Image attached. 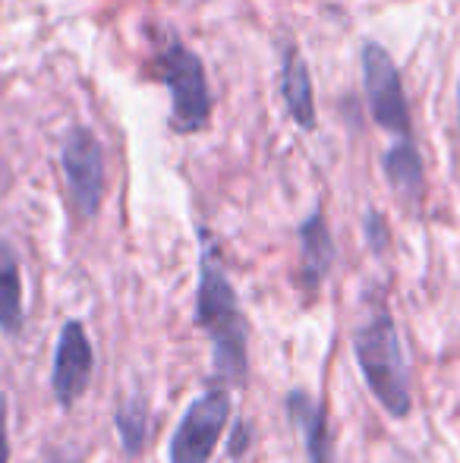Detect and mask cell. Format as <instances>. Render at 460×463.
Returning a JSON list of instances; mask_svg holds the SVG:
<instances>
[{
  "mask_svg": "<svg viewBox=\"0 0 460 463\" xmlns=\"http://www.w3.org/2000/svg\"><path fill=\"white\" fill-rule=\"evenodd\" d=\"M0 463H10V413L4 394H0Z\"/></svg>",
  "mask_w": 460,
  "mask_h": 463,
  "instance_id": "15",
  "label": "cell"
},
{
  "mask_svg": "<svg viewBox=\"0 0 460 463\" xmlns=\"http://www.w3.org/2000/svg\"><path fill=\"white\" fill-rule=\"evenodd\" d=\"M117 432H120V445L129 458H139L148 445V429H152V413H148V403L142 397H129L127 403H120L114 416Z\"/></svg>",
  "mask_w": 460,
  "mask_h": 463,
  "instance_id": "13",
  "label": "cell"
},
{
  "mask_svg": "<svg viewBox=\"0 0 460 463\" xmlns=\"http://www.w3.org/2000/svg\"><path fill=\"white\" fill-rule=\"evenodd\" d=\"M353 354L360 363V372L366 378L372 397L381 403L388 416L407 420L413 410L410 394V372H407V356L400 347L398 325H394L388 306H375L372 316L353 328Z\"/></svg>",
  "mask_w": 460,
  "mask_h": 463,
  "instance_id": "2",
  "label": "cell"
},
{
  "mask_svg": "<svg viewBox=\"0 0 460 463\" xmlns=\"http://www.w3.org/2000/svg\"><path fill=\"white\" fill-rule=\"evenodd\" d=\"M362 80H366V98L375 123L400 136V142L410 139V108H407L404 82H400L391 54L381 44L362 48Z\"/></svg>",
  "mask_w": 460,
  "mask_h": 463,
  "instance_id": "6",
  "label": "cell"
},
{
  "mask_svg": "<svg viewBox=\"0 0 460 463\" xmlns=\"http://www.w3.org/2000/svg\"><path fill=\"white\" fill-rule=\"evenodd\" d=\"M287 416L303 435V448H306L309 463H338L334 458V439L332 426H328V413L313 394L306 391H290L287 394Z\"/></svg>",
  "mask_w": 460,
  "mask_h": 463,
  "instance_id": "8",
  "label": "cell"
},
{
  "mask_svg": "<svg viewBox=\"0 0 460 463\" xmlns=\"http://www.w3.org/2000/svg\"><path fill=\"white\" fill-rule=\"evenodd\" d=\"M230 391L209 388L186 407L183 420L177 422L167 445L171 463H211L218 441L230 422Z\"/></svg>",
  "mask_w": 460,
  "mask_h": 463,
  "instance_id": "4",
  "label": "cell"
},
{
  "mask_svg": "<svg viewBox=\"0 0 460 463\" xmlns=\"http://www.w3.org/2000/svg\"><path fill=\"white\" fill-rule=\"evenodd\" d=\"M249 441H252V435H249V426H246L243 420L233 426V445H230V458H239V454L249 448Z\"/></svg>",
  "mask_w": 460,
  "mask_h": 463,
  "instance_id": "16",
  "label": "cell"
},
{
  "mask_svg": "<svg viewBox=\"0 0 460 463\" xmlns=\"http://www.w3.org/2000/svg\"><path fill=\"white\" fill-rule=\"evenodd\" d=\"M95 372V350L86 335V325L70 318L61 328L54 347V366H51V391L61 410H73V403L89 391Z\"/></svg>",
  "mask_w": 460,
  "mask_h": 463,
  "instance_id": "7",
  "label": "cell"
},
{
  "mask_svg": "<svg viewBox=\"0 0 460 463\" xmlns=\"http://www.w3.org/2000/svg\"><path fill=\"white\" fill-rule=\"evenodd\" d=\"M366 233H369V243H372L375 252H381L388 246V227L385 218H379L375 212H366Z\"/></svg>",
  "mask_w": 460,
  "mask_h": 463,
  "instance_id": "14",
  "label": "cell"
},
{
  "mask_svg": "<svg viewBox=\"0 0 460 463\" xmlns=\"http://www.w3.org/2000/svg\"><path fill=\"white\" fill-rule=\"evenodd\" d=\"M25 325L23 309V271L19 256L6 240H0V331L16 337Z\"/></svg>",
  "mask_w": 460,
  "mask_h": 463,
  "instance_id": "11",
  "label": "cell"
},
{
  "mask_svg": "<svg viewBox=\"0 0 460 463\" xmlns=\"http://www.w3.org/2000/svg\"><path fill=\"white\" fill-rule=\"evenodd\" d=\"M158 67L161 82L171 89V127L183 136L205 129L211 117V95L202 61L177 42L161 54Z\"/></svg>",
  "mask_w": 460,
  "mask_h": 463,
  "instance_id": "3",
  "label": "cell"
},
{
  "mask_svg": "<svg viewBox=\"0 0 460 463\" xmlns=\"http://www.w3.org/2000/svg\"><path fill=\"white\" fill-rule=\"evenodd\" d=\"M381 171H385L388 184L398 189L400 195L417 199L423 193V161L413 146V139H404L398 146H391L381 158Z\"/></svg>",
  "mask_w": 460,
  "mask_h": 463,
  "instance_id": "12",
  "label": "cell"
},
{
  "mask_svg": "<svg viewBox=\"0 0 460 463\" xmlns=\"http://www.w3.org/2000/svg\"><path fill=\"white\" fill-rule=\"evenodd\" d=\"M63 177L82 221H92L105 195V148L89 127H73L63 139Z\"/></svg>",
  "mask_w": 460,
  "mask_h": 463,
  "instance_id": "5",
  "label": "cell"
},
{
  "mask_svg": "<svg viewBox=\"0 0 460 463\" xmlns=\"http://www.w3.org/2000/svg\"><path fill=\"white\" fill-rule=\"evenodd\" d=\"M300 246H303V287L319 290L334 265V240L328 231L322 212H313L300 224Z\"/></svg>",
  "mask_w": 460,
  "mask_h": 463,
  "instance_id": "9",
  "label": "cell"
},
{
  "mask_svg": "<svg viewBox=\"0 0 460 463\" xmlns=\"http://www.w3.org/2000/svg\"><path fill=\"white\" fill-rule=\"evenodd\" d=\"M196 325L209 335L215 372L228 384L243 388L249 382V325L239 309L228 271L218 250L202 233L199 252V287H196Z\"/></svg>",
  "mask_w": 460,
  "mask_h": 463,
  "instance_id": "1",
  "label": "cell"
},
{
  "mask_svg": "<svg viewBox=\"0 0 460 463\" xmlns=\"http://www.w3.org/2000/svg\"><path fill=\"white\" fill-rule=\"evenodd\" d=\"M281 92L284 104L294 114V120L303 129L315 127V98H313V76H309L306 61L296 48H287L284 54V73H281Z\"/></svg>",
  "mask_w": 460,
  "mask_h": 463,
  "instance_id": "10",
  "label": "cell"
}]
</instances>
